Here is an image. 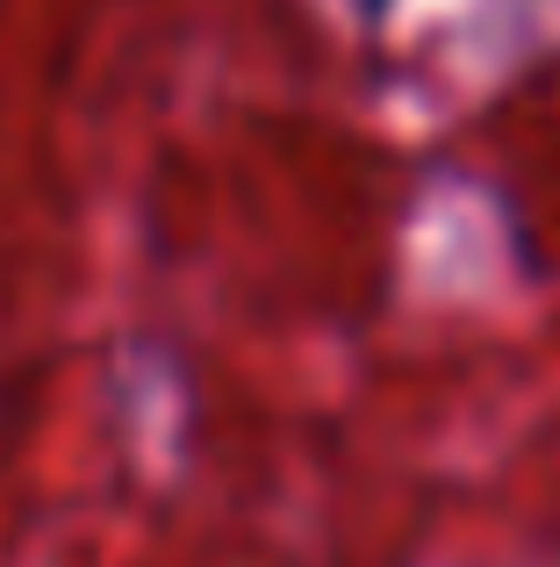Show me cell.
<instances>
[{
  "label": "cell",
  "instance_id": "obj_1",
  "mask_svg": "<svg viewBox=\"0 0 560 567\" xmlns=\"http://www.w3.org/2000/svg\"><path fill=\"white\" fill-rule=\"evenodd\" d=\"M352 8H360V14H388V0H352Z\"/></svg>",
  "mask_w": 560,
  "mask_h": 567
}]
</instances>
